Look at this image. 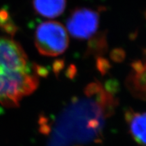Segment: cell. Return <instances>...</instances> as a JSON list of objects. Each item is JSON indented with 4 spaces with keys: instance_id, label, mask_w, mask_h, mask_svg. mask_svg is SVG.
I'll use <instances>...</instances> for the list:
<instances>
[{
    "instance_id": "obj_1",
    "label": "cell",
    "mask_w": 146,
    "mask_h": 146,
    "mask_svg": "<svg viewBox=\"0 0 146 146\" xmlns=\"http://www.w3.org/2000/svg\"><path fill=\"white\" fill-rule=\"evenodd\" d=\"M39 85L21 45L12 39L0 36V104L16 107Z\"/></svg>"
},
{
    "instance_id": "obj_2",
    "label": "cell",
    "mask_w": 146,
    "mask_h": 146,
    "mask_svg": "<svg viewBox=\"0 0 146 146\" xmlns=\"http://www.w3.org/2000/svg\"><path fill=\"white\" fill-rule=\"evenodd\" d=\"M35 44L40 54L57 56L68 46V36L62 24L50 21L40 24L35 34Z\"/></svg>"
},
{
    "instance_id": "obj_3",
    "label": "cell",
    "mask_w": 146,
    "mask_h": 146,
    "mask_svg": "<svg viewBox=\"0 0 146 146\" xmlns=\"http://www.w3.org/2000/svg\"><path fill=\"white\" fill-rule=\"evenodd\" d=\"M100 13L98 10L78 8L71 12L66 27L71 36L77 39H89L98 30Z\"/></svg>"
},
{
    "instance_id": "obj_4",
    "label": "cell",
    "mask_w": 146,
    "mask_h": 146,
    "mask_svg": "<svg viewBox=\"0 0 146 146\" xmlns=\"http://www.w3.org/2000/svg\"><path fill=\"white\" fill-rule=\"evenodd\" d=\"M125 119L135 141L146 146V112H135L129 110L126 112Z\"/></svg>"
},
{
    "instance_id": "obj_5",
    "label": "cell",
    "mask_w": 146,
    "mask_h": 146,
    "mask_svg": "<svg viewBox=\"0 0 146 146\" xmlns=\"http://www.w3.org/2000/svg\"><path fill=\"white\" fill-rule=\"evenodd\" d=\"M34 10L39 15L53 18L61 15L65 10L66 0H33Z\"/></svg>"
},
{
    "instance_id": "obj_6",
    "label": "cell",
    "mask_w": 146,
    "mask_h": 146,
    "mask_svg": "<svg viewBox=\"0 0 146 146\" xmlns=\"http://www.w3.org/2000/svg\"><path fill=\"white\" fill-rule=\"evenodd\" d=\"M106 35V32H100L89 39L85 53V57L95 56L97 58L102 56L107 52L108 50V43Z\"/></svg>"
},
{
    "instance_id": "obj_7",
    "label": "cell",
    "mask_w": 146,
    "mask_h": 146,
    "mask_svg": "<svg viewBox=\"0 0 146 146\" xmlns=\"http://www.w3.org/2000/svg\"><path fill=\"white\" fill-rule=\"evenodd\" d=\"M144 66L142 72L131 73L127 82L131 90L137 97L146 100V58L144 59Z\"/></svg>"
},
{
    "instance_id": "obj_8",
    "label": "cell",
    "mask_w": 146,
    "mask_h": 146,
    "mask_svg": "<svg viewBox=\"0 0 146 146\" xmlns=\"http://www.w3.org/2000/svg\"><path fill=\"white\" fill-rule=\"evenodd\" d=\"M0 28L10 35H14L17 31V27L5 10H0Z\"/></svg>"
},
{
    "instance_id": "obj_9",
    "label": "cell",
    "mask_w": 146,
    "mask_h": 146,
    "mask_svg": "<svg viewBox=\"0 0 146 146\" xmlns=\"http://www.w3.org/2000/svg\"><path fill=\"white\" fill-rule=\"evenodd\" d=\"M96 66L98 70L102 74H106L111 68V64L110 62L106 58H103L102 56L96 58Z\"/></svg>"
},
{
    "instance_id": "obj_10",
    "label": "cell",
    "mask_w": 146,
    "mask_h": 146,
    "mask_svg": "<svg viewBox=\"0 0 146 146\" xmlns=\"http://www.w3.org/2000/svg\"><path fill=\"white\" fill-rule=\"evenodd\" d=\"M110 58L115 62H122L125 60L126 54L125 50L122 48H115L112 50L110 54Z\"/></svg>"
},
{
    "instance_id": "obj_11",
    "label": "cell",
    "mask_w": 146,
    "mask_h": 146,
    "mask_svg": "<svg viewBox=\"0 0 146 146\" xmlns=\"http://www.w3.org/2000/svg\"><path fill=\"white\" fill-rule=\"evenodd\" d=\"M32 68L35 74L38 76H46L49 73V71L47 68H45L43 66L36 64H33Z\"/></svg>"
},
{
    "instance_id": "obj_12",
    "label": "cell",
    "mask_w": 146,
    "mask_h": 146,
    "mask_svg": "<svg viewBox=\"0 0 146 146\" xmlns=\"http://www.w3.org/2000/svg\"><path fill=\"white\" fill-rule=\"evenodd\" d=\"M131 67H132L134 72L139 73L144 70L145 66H144V64L142 62L141 60H137L133 62L132 64H131Z\"/></svg>"
},
{
    "instance_id": "obj_13",
    "label": "cell",
    "mask_w": 146,
    "mask_h": 146,
    "mask_svg": "<svg viewBox=\"0 0 146 146\" xmlns=\"http://www.w3.org/2000/svg\"><path fill=\"white\" fill-rule=\"evenodd\" d=\"M64 67V60L62 59H58L54 61L53 64V69L56 74H58Z\"/></svg>"
},
{
    "instance_id": "obj_14",
    "label": "cell",
    "mask_w": 146,
    "mask_h": 146,
    "mask_svg": "<svg viewBox=\"0 0 146 146\" xmlns=\"http://www.w3.org/2000/svg\"><path fill=\"white\" fill-rule=\"evenodd\" d=\"M67 73H68V76H70L72 77L76 73V67L74 65H70L68 67V70H67Z\"/></svg>"
},
{
    "instance_id": "obj_15",
    "label": "cell",
    "mask_w": 146,
    "mask_h": 146,
    "mask_svg": "<svg viewBox=\"0 0 146 146\" xmlns=\"http://www.w3.org/2000/svg\"><path fill=\"white\" fill-rule=\"evenodd\" d=\"M143 54L145 55V56H146V48L143 49Z\"/></svg>"
},
{
    "instance_id": "obj_16",
    "label": "cell",
    "mask_w": 146,
    "mask_h": 146,
    "mask_svg": "<svg viewBox=\"0 0 146 146\" xmlns=\"http://www.w3.org/2000/svg\"><path fill=\"white\" fill-rule=\"evenodd\" d=\"M145 19H146V12H145Z\"/></svg>"
}]
</instances>
